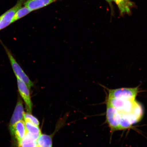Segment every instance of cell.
Returning <instances> with one entry per match:
<instances>
[{
	"label": "cell",
	"mask_w": 147,
	"mask_h": 147,
	"mask_svg": "<svg viewBox=\"0 0 147 147\" xmlns=\"http://www.w3.org/2000/svg\"><path fill=\"white\" fill-rule=\"evenodd\" d=\"M24 113L23 101L22 100L21 98H18L13 115L11 119L10 124H9V130H10L11 135L12 137L13 136L14 125L18 121L23 120L24 119Z\"/></svg>",
	"instance_id": "cell-6"
},
{
	"label": "cell",
	"mask_w": 147,
	"mask_h": 147,
	"mask_svg": "<svg viewBox=\"0 0 147 147\" xmlns=\"http://www.w3.org/2000/svg\"><path fill=\"white\" fill-rule=\"evenodd\" d=\"M32 12V11L27 7L25 6L22 7L18 10L15 14L13 21V23L24 17Z\"/></svg>",
	"instance_id": "cell-13"
},
{
	"label": "cell",
	"mask_w": 147,
	"mask_h": 147,
	"mask_svg": "<svg viewBox=\"0 0 147 147\" xmlns=\"http://www.w3.org/2000/svg\"><path fill=\"white\" fill-rule=\"evenodd\" d=\"M57 1L58 0H27L24 5L32 12L43 8Z\"/></svg>",
	"instance_id": "cell-8"
},
{
	"label": "cell",
	"mask_w": 147,
	"mask_h": 147,
	"mask_svg": "<svg viewBox=\"0 0 147 147\" xmlns=\"http://www.w3.org/2000/svg\"><path fill=\"white\" fill-rule=\"evenodd\" d=\"M27 132L25 122L23 120L18 121L14 127L13 136L16 140L17 146L19 147L21 141Z\"/></svg>",
	"instance_id": "cell-7"
},
{
	"label": "cell",
	"mask_w": 147,
	"mask_h": 147,
	"mask_svg": "<svg viewBox=\"0 0 147 147\" xmlns=\"http://www.w3.org/2000/svg\"><path fill=\"white\" fill-rule=\"evenodd\" d=\"M117 5L121 16L131 13V9L135 6L130 0H113Z\"/></svg>",
	"instance_id": "cell-9"
},
{
	"label": "cell",
	"mask_w": 147,
	"mask_h": 147,
	"mask_svg": "<svg viewBox=\"0 0 147 147\" xmlns=\"http://www.w3.org/2000/svg\"><path fill=\"white\" fill-rule=\"evenodd\" d=\"M17 80L18 89L20 95L25 102L28 113H31L32 111V104L29 88L22 81L18 78Z\"/></svg>",
	"instance_id": "cell-5"
},
{
	"label": "cell",
	"mask_w": 147,
	"mask_h": 147,
	"mask_svg": "<svg viewBox=\"0 0 147 147\" xmlns=\"http://www.w3.org/2000/svg\"><path fill=\"white\" fill-rule=\"evenodd\" d=\"M109 98H122L128 100H136L139 92V87L135 88H123L116 89H107Z\"/></svg>",
	"instance_id": "cell-1"
},
{
	"label": "cell",
	"mask_w": 147,
	"mask_h": 147,
	"mask_svg": "<svg viewBox=\"0 0 147 147\" xmlns=\"http://www.w3.org/2000/svg\"><path fill=\"white\" fill-rule=\"evenodd\" d=\"M106 122L112 132L120 130L121 118L114 108L106 104Z\"/></svg>",
	"instance_id": "cell-3"
},
{
	"label": "cell",
	"mask_w": 147,
	"mask_h": 147,
	"mask_svg": "<svg viewBox=\"0 0 147 147\" xmlns=\"http://www.w3.org/2000/svg\"><path fill=\"white\" fill-rule=\"evenodd\" d=\"M4 47L7 55H8L11 65L12 69L13 70L16 78L22 81L26 84L27 87L30 89L31 87L34 86V83L24 72L21 66L18 64V62L13 56L11 51L5 46Z\"/></svg>",
	"instance_id": "cell-2"
},
{
	"label": "cell",
	"mask_w": 147,
	"mask_h": 147,
	"mask_svg": "<svg viewBox=\"0 0 147 147\" xmlns=\"http://www.w3.org/2000/svg\"><path fill=\"white\" fill-rule=\"evenodd\" d=\"M52 136L42 134L36 140L38 147H53Z\"/></svg>",
	"instance_id": "cell-10"
},
{
	"label": "cell",
	"mask_w": 147,
	"mask_h": 147,
	"mask_svg": "<svg viewBox=\"0 0 147 147\" xmlns=\"http://www.w3.org/2000/svg\"><path fill=\"white\" fill-rule=\"evenodd\" d=\"M26 0H18L14 6L0 16V30L13 23V19L16 11L24 5Z\"/></svg>",
	"instance_id": "cell-4"
},
{
	"label": "cell",
	"mask_w": 147,
	"mask_h": 147,
	"mask_svg": "<svg viewBox=\"0 0 147 147\" xmlns=\"http://www.w3.org/2000/svg\"><path fill=\"white\" fill-rule=\"evenodd\" d=\"M23 117L25 121H27L35 125L39 126L40 124L39 121L30 113H24Z\"/></svg>",
	"instance_id": "cell-14"
},
{
	"label": "cell",
	"mask_w": 147,
	"mask_h": 147,
	"mask_svg": "<svg viewBox=\"0 0 147 147\" xmlns=\"http://www.w3.org/2000/svg\"><path fill=\"white\" fill-rule=\"evenodd\" d=\"M25 122L28 133L34 139L37 140L42 134L39 127L27 121H25Z\"/></svg>",
	"instance_id": "cell-11"
},
{
	"label": "cell",
	"mask_w": 147,
	"mask_h": 147,
	"mask_svg": "<svg viewBox=\"0 0 147 147\" xmlns=\"http://www.w3.org/2000/svg\"><path fill=\"white\" fill-rule=\"evenodd\" d=\"M105 1L107 2L108 3V4L109 5L110 8H111L112 10L113 11V0H105Z\"/></svg>",
	"instance_id": "cell-15"
},
{
	"label": "cell",
	"mask_w": 147,
	"mask_h": 147,
	"mask_svg": "<svg viewBox=\"0 0 147 147\" xmlns=\"http://www.w3.org/2000/svg\"><path fill=\"white\" fill-rule=\"evenodd\" d=\"M19 147H38L36 140L34 139L27 131Z\"/></svg>",
	"instance_id": "cell-12"
}]
</instances>
